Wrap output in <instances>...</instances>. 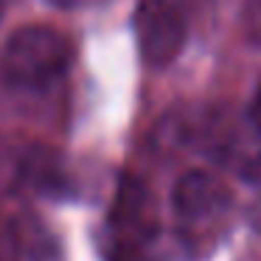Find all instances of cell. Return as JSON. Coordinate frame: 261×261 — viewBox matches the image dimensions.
<instances>
[{
    "instance_id": "5",
    "label": "cell",
    "mask_w": 261,
    "mask_h": 261,
    "mask_svg": "<svg viewBox=\"0 0 261 261\" xmlns=\"http://www.w3.org/2000/svg\"><path fill=\"white\" fill-rule=\"evenodd\" d=\"M25 177H29L40 191H48V194L65 188L62 186L65 177L59 174V160L54 158L51 152H45V149H40V152L25 158Z\"/></svg>"
},
{
    "instance_id": "3",
    "label": "cell",
    "mask_w": 261,
    "mask_h": 261,
    "mask_svg": "<svg viewBox=\"0 0 261 261\" xmlns=\"http://www.w3.org/2000/svg\"><path fill=\"white\" fill-rule=\"evenodd\" d=\"M135 34L143 62L163 68L174 62L186 48L188 25L171 0H141L135 12Z\"/></svg>"
},
{
    "instance_id": "7",
    "label": "cell",
    "mask_w": 261,
    "mask_h": 261,
    "mask_svg": "<svg viewBox=\"0 0 261 261\" xmlns=\"http://www.w3.org/2000/svg\"><path fill=\"white\" fill-rule=\"evenodd\" d=\"M0 14H3V0H0Z\"/></svg>"
},
{
    "instance_id": "2",
    "label": "cell",
    "mask_w": 261,
    "mask_h": 261,
    "mask_svg": "<svg viewBox=\"0 0 261 261\" xmlns=\"http://www.w3.org/2000/svg\"><path fill=\"white\" fill-rule=\"evenodd\" d=\"M73 62V42L54 25H25L6 40L3 73L20 87H48Z\"/></svg>"
},
{
    "instance_id": "4",
    "label": "cell",
    "mask_w": 261,
    "mask_h": 261,
    "mask_svg": "<svg viewBox=\"0 0 261 261\" xmlns=\"http://www.w3.org/2000/svg\"><path fill=\"white\" fill-rule=\"evenodd\" d=\"M152 219H149V199L146 191L138 180H124L118 188V199L113 208V230H115V261H121L124 255H135L132 250H138L143 242L152 239Z\"/></svg>"
},
{
    "instance_id": "6",
    "label": "cell",
    "mask_w": 261,
    "mask_h": 261,
    "mask_svg": "<svg viewBox=\"0 0 261 261\" xmlns=\"http://www.w3.org/2000/svg\"><path fill=\"white\" fill-rule=\"evenodd\" d=\"M250 118H253L255 129L261 132V87L255 90V96H253V104H250Z\"/></svg>"
},
{
    "instance_id": "1",
    "label": "cell",
    "mask_w": 261,
    "mask_h": 261,
    "mask_svg": "<svg viewBox=\"0 0 261 261\" xmlns=\"http://www.w3.org/2000/svg\"><path fill=\"white\" fill-rule=\"evenodd\" d=\"M177 233L191 250H211L230 214V188L208 171H186L171 191Z\"/></svg>"
}]
</instances>
